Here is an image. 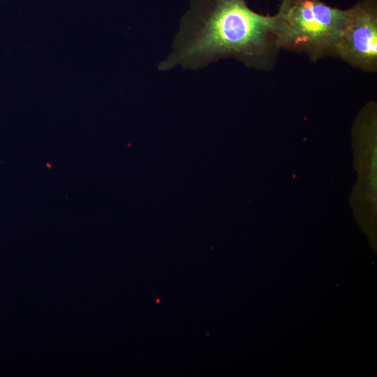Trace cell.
Returning <instances> with one entry per match:
<instances>
[{"mask_svg": "<svg viewBox=\"0 0 377 377\" xmlns=\"http://www.w3.org/2000/svg\"><path fill=\"white\" fill-rule=\"evenodd\" d=\"M279 50L275 15L255 12L246 0H191L173 50L158 69L180 65L196 70L233 57L247 67L269 71Z\"/></svg>", "mask_w": 377, "mask_h": 377, "instance_id": "1", "label": "cell"}, {"mask_svg": "<svg viewBox=\"0 0 377 377\" xmlns=\"http://www.w3.org/2000/svg\"><path fill=\"white\" fill-rule=\"evenodd\" d=\"M346 12L322 0H281L275 14L279 49L304 53L312 62L335 57Z\"/></svg>", "mask_w": 377, "mask_h": 377, "instance_id": "2", "label": "cell"}, {"mask_svg": "<svg viewBox=\"0 0 377 377\" xmlns=\"http://www.w3.org/2000/svg\"><path fill=\"white\" fill-rule=\"evenodd\" d=\"M335 57L361 71H377V1L361 0L346 9Z\"/></svg>", "mask_w": 377, "mask_h": 377, "instance_id": "3", "label": "cell"}]
</instances>
